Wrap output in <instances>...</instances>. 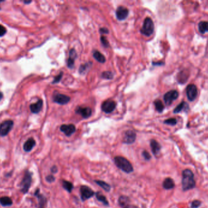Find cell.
Wrapping results in <instances>:
<instances>
[{
	"mask_svg": "<svg viewBox=\"0 0 208 208\" xmlns=\"http://www.w3.org/2000/svg\"><path fill=\"white\" fill-rule=\"evenodd\" d=\"M195 186V181L192 172L189 169L183 170L182 173V187L184 191L192 189Z\"/></svg>",
	"mask_w": 208,
	"mask_h": 208,
	"instance_id": "1",
	"label": "cell"
},
{
	"mask_svg": "<svg viewBox=\"0 0 208 208\" xmlns=\"http://www.w3.org/2000/svg\"><path fill=\"white\" fill-rule=\"evenodd\" d=\"M116 165L123 172L130 173L133 171V167L130 161L122 156H116L114 158Z\"/></svg>",
	"mask_w": 208,
	"mask_h": 208,
	"instance_id": "2",
	"label": "cell"
},
{
	"mask_svg": "<svg viewBox=\"0 0 208 208\" xmlns=\"http://www.w3.org/2000/svg\"><path fill=\"white\" fill-rule=\"evenodd\" d=\"M155 26L152 20L150 17H147L144 22L143 26L141 29V32L147 36L149 37L152 35L154 32Z\"/></svg>",
	"mask_w": 208,
	"mask_h": 208,
	"instance_id": "3",
	"label": "cell"
},
{
	"mask_svg": "<svg viewBox=\"0 0 208 208\" xmlns=\"http://www.w3.org/2000/svg\"><path fill=\"white\" fill-rule=\"evenodd\" d=\"M32 182V174L29 171H26L25 176L20 184L21 192L23 193H26L31 185Z\"/></svg>",
	"mask_w": 208,
	"mask_h": 208,
	"instance_id": "4",
	"label": "cell"
},
{
	"mask_svg": "<svg viewBox=\"0 0 208 208\" xmlns=\"http://www.w3.org/2000/svg\"><path fill=\"white\" fill-rule=\"evenodd\" d=\"M14 126L12 120H6L0 124V135H7Z\"/></svg>",
	"mask_w": 208,
	"mask_h": 208,
	"instance_id": "5",
	"label": "cell"
},
{
	"mask_svg": "<svg viewBox=\"0 0 208 208\" xmlns=\"http://www.w3.org/2000/svg\"><path fill=\"white\" fill-rule=\"evenodd\" d=\"M81 199L82 201H85L94 195V191L86 185H82L80 189Z\"/></svg>",
	"mask_w": 208,
	"mask_h": 208,
	"instance_id": "6",
	"label": "cell"
},
{
	"mask_svg": "<svg viewBox=\"0 0 208 208\" xmlns=\"http://www.w3.org/2000/svg\"><path fill=\"white\" fill-rule=\"evenodd\" d=\"M186 95L189 101H194L198 95V90L195 85L190 84L186 88Z\"/></svg>",
	"mask_w": 208,
	"mask_h": 208,
	"instance_id": "7",
	"label": "cell"
},
{
	"mask_svg": "<svg viewBox=\"0 0 208 208\" xmlns=\"http://www.w3.org/2000/svg\"><path fill=\"white\" fill-rule=\"evenodd\" d=\"M179 96V94L177 90H172L167 92L164 95V100L167 105H170L172 102L176 100Z\"/></svg>",
	"mask_w": 208,
	"mask_h": 208,
	"instance_id": "8",
	"label": "cell"
},
{
	"mask_svg": "<svg viewBox=\"0 0 208 208\" xmlns=\"http://www.w3.org/2000/svg\"><path fill=\"white\" fill-rule=\"evenodd\" d=\"M53 101L56 103L63 105L67 104L70 101V97L63 94L56 93L53 96Z\"/></svg>",
	"mask_w": 208,
	"mask_h": 208,
	"instance_id": "9",
	"label": "cell"
},
{
	"mask_svg": "<svg viewBox=\"0 0 208 208\" xmlns=\"http://www.w3.org/2000/svg\"><path fill=\"white\" fill-rule=\"evenodd\" d=\"M116 106V102L112 100H107L103 102L101 106V109L104 112L109 114L112 112L115 109Z\"/></svg>",
	"mask_w": 208,
	"mask_h": 208,
	"instance_id": "10",
	"label": "cell"
},
{
	"mask_svg": "<svg viewBox=\"0 0 208 208\" xmlns=\"http://www.w3.org/2000/svg\"><path fill=\"white\" fill-rule=\"evenodd\" d=\"M116 15L117 19L119 20H124L129 15V10L124 6H119L116 10Z\"/></svg>",
	"mask_w": 208,
	"mask_h": 208,
	"instance_id": "11",
	"label": "cell"
},
{
	"mask_svg": "<svg viewBox=\"0 0 208 208\" xmlns=\"http://www.w3.org/2000/svg\"><path fill=\"white\" fill-rule=\"evenodd\" d=\"M136 138V134L133 131H127L124 133V143L126 144H131L134 142Z\"/></svg>",
	"mask_w": 208,
	"mask_h": 208,
	"instance_id": "12",
	"label": "cell"
},
{
	"mask_svg": "<svg viewBox=\"0 0 208 208\" xmlns=\"http://www.w3.org/2000/svg\"><path fill=\"white\" fill-rule=\"evenodd\" d=\"M60 131L63 132L66 136H71L73 134H74L76 130V127L73 124L70 125H63L60 127Z\"/></svg>",
	"mask_w": 208,
	"mask_h": 208,
	"instance_id": "13",
	"label": "cell"
},
{
	"mask_svg": "<svg viewBox=\"0 0 208 208\" xmlns=\"http://www.w3.org/2000/svg\"><path fill=\"white\" fill-rule=\"evenodd\" d=\"M76 112L77 114L81 115L83 118L88 119L91 115L92 110L90 107H78V108L76 109Z\"/></svg>",
	"mask_w": 208,
	"mask_h": 208,
	"instance_id": "14",
	"label": "cell"
},
{
	"mask_svg": "<svg viewBox=\"0 0 208 208\" xmlns=\"http://www.w3.org/2000/svg\"><path fill=\"white\" fill-rule=\"evenodd\" d=\"M43 107L42 100H38L35 103L32 104L30 106V109L34 114H38Z\"/></svg>",
	"mask_w": 208,
	"mask_h": 208,
	"instance_id": "15",
	"label": "cell"
},
{
	"mask_svg": "<svg viewBox=\"0 0 208 208\" xmlns=\"http://www.w3.org/2000/svg\"><path fill=\"white\" fill-rule=\"evenodd\" d=\"M76 57H77V53H76V50H74V49L71 50V51L70 52V57H69L68 62H67L68 67L70 69H73L74 67V60H75Z\"/></svg>",
	"mask_w": 208,
	"mask_h": 208,
	"instance_id": "16",
	"label": "cell"
},
{
	"mask_svg": "<svg viewBox=\"0 0 208 208\" xmlns=\"http://www.w3.org/2000/svg\"><path fill=\"white\" fill-rule=\"evenodd\" d=\"M35 140L33 138L29 139L23 145V149L26 152H30L35 145Z\"/></svg>",
	"mask_w": 208,
	"mask_h": 208,
	"instance_id": "17",
	"label": "cell"
},
{
	"mask_svg": "<svg viewBox=\"0 0 208 208\" xmlns=\"http://www.w3.org/2000/svg\"><path fill=\"white\" fill-rule=\"evenodd\" d=\"M150 147L152 149V152L154 155H158L161 148L160 144L156 140L154 139L150 141Z\"/></svg>",
	"mask_w": 208,
	"mask_h": 208,
	"instance_id": "18",
	"label": "cell"
},
{
	"mask_svg": "<svg viewBox=\"0 0 208 208\" xmlns=\"http://www.w3.org/2000/svg\"><path fill=\"white\" fill-rule=\"evenodd\" d=\"M189 78V73L186 70H182L177 76V80L179 83L183 84L186 82Z\"/></svg>",
	"mask_w": 208,
	"mask_h": 208,
	"instance_id": "19",
	"label": "cell"
},
{
	"mask_svg": "<svg viewBox=\"0 0 208 208\" xmlns=\"http://www.w3.org/2000/svg\"><path fill=\"white\" fill-rule=\"evenodd\" d=\"M162 186H163V187L165 189H166V190H170V189H173L174 187V186H175V182H174V181L172 178H167L164 181L163 184H162Z\"/></svg>",
	"mask_w": 208,
	"mask_h": 208,
	"instance_id": "20",
	"label": "cell"
},
{
	"mask_svg": "<svg viewBox=\"0 0 208 208\" xmlns=\"http://www.w3.org/2000/svg\"><path fill=\"white\" fill-rule=\"evenodd\" d=\"M12 199L8 197H2L0 198V204L3 206H9L12 205Z\"/></svg>",
	"mask_w": 208,
	"mask_h": 208,
	"instance_id": "21",
	"label": "cell"
},
{
	"mask_svg": "<svg viewBox=\"0 0 208 208\" xmlns=\"http://www.w3.org/2000/svg\"><path fill=\"white\" fill-rule=\"evenodd\" d=\"M93 57L96 60H98V62H99L101 63H104L106 61L105 56L99 51L96 50L93 52Z\"/></svg>",
	"mask_w": 208,
	"mask_h": 208,
	"instance_id": "22",
	"label": "cell"
},
{
	"mask_svg": "<svg viewBox=\"0 0 208 208\" xmlns=\"http://www.w3.org/2000/svg\"><path fill=\"white\" fill-rule=\"evenodd\" d=\"M198 29L200 33L205 34L208 32V22L205 21H202L198 24Z\"/></svg>",
	"mask_w": 208,
	"mask_h": 208,
	"instance_id": "23",
	"label": "cell"
},
{
	"mask_svg": "<svg viewBox=\"0 0 208 208\" xmlns=\"http://www.w3.org/2000/svg\"><path fill=\"white\" fill-rule=\"evenodd\" d=\"M39 192H40V190H39V189H37V190H36V192H35V195H36V196L38 197V201H39V205H40V206H43L45 205L46 202V198H45L43 195L40 194Z\"/></svg>",
	"mask_w": 208,
	"mask_h": 208,
	"instance_id": "24",
	"label": "cell"
},
{
	"mask_svg": "<svg viewBox=\"0 0 208 208\" xmlns=\"http://www.w3.org/2000/svg\"><path fill=\"white\" fill-rule=\"evenodd\" d=\"M189 109V106L186 102H182L180 104H178L176 108L174 110V113L177 114L180 112L182 110H185V109Z\"/></svg>",
	"mask_w": 208,
	"mask_h": 208,
	"instance_id": "25",
	"label": "cell"
},
{
	"mask_svg": "<svg viewBox=\"0 0 208 208\" xmlns=\"http://www.w3.org/2000/svg\"><path fill=\"white\" fill-rule=\"evenodd\" d=\"M96 198L99 202H102L104 205H105L106 206H109V203H108L107 199L106 198V197L104 196V195H102L101 192H96Z\"/></svg>",
	"mask_w": 208,
	"mask_h": 208,
	"instance_id": "26",
	"label": "cell"
},
{
	"mask_svg": "<svg viewBox=\"0 0 208 208\" xmlns=\"http://www.w3.org/2000/svg\"><path fill=\"white\" fill-rule=\"evenodd\" d=\"M95 182L98 185L101 186L106 192H110V191L111 186H110V185H109L106 182H104L103 181H101V180H96Z\"/></svg>",
	"mask_w": 208,
	"mask_h": 208,
	"instance_id": "27",
	"label": "cell"
},
{
	"mask_svg": "<svg viewBox=\"0 0 208 208\" xmlns=\"http://www.w3.org/2000/svg\"><path fill=\"white\" fill-rule=\"evenodd\" d=\"M62 185H63V187L66 190H67L69 193H71V191L73 190V184L70 181H65V180H63V182H62Z\"/></svg>",
	"mask_w": 208,
	"mask_h": 208,
	"instance_id": "28",
	"label": "cell"
},
{
	"mask_svg": "<svg viewBox=\"0 0 208 208\" xmlns=\"http://www.w3.org/2000/svg\"><path fill=\"white\" fill-rule=\"evenodd\" d=\"M154 104L155 106L156 110L159 112H162L164 109V106L162 102L159 100H156L154 102Z\"/></svg>",
	"mask_w": 208,
	"mask_h": 208,
	"instance_id": "29",
	"label": "cell"
},
{
	"mask_svg": "<svg viewBox=\"0 0 208 208\" xmlns=\"http://www.w3.org/2000/svg\"><path fill=\"white\" fill-rule=\"evenodd\" d=\"M129 201V198L127 197L122 196L119 199V203L121 206H126L127 204Z\"/></svg>",
	"mask_w": 208,
	"mask_h": 208,
	"instance_id": "30",
	"label": "cell"
},
{
	"mask_svg": "<svg viewBox=\"0 0 208 208\" xmlns=\"http://www.w3.org/2000/svg\"><path fill=\"white\" fill-rule=\"evenodd\" d=\"M177 123V120L176 119H174V118H170V119H169L166 120L164 121V123L167 124V125H172V126H174V125H175Z\"/></svg>",
	"mask_w": 208,
	"mask_h": 208,
	"instance_id": "31",
	"label": "cell"
},
{
	"mask_svg": "<svg viewBox=\"0 0 208 208\" xmlns=\"http://www.w3.org/2000/svg\"><path fill=\"white\" fill-rule=\"evenodd\" d=\"M102 78L106 79H111L113 78V74L110 72H104L102 74Z\"/></svg>",
	"mask_w": 208,
	"mask_h": 208,
	"instance_id": "32",
	"label": "cell"
},
{
	"mask_svg": "<svg viewBox=\"0 0 208 208\" xmlns=\"http://www.w3.org/2000/svg\"><path fill=\"white\" fill-rule=\"evenodd\" d=\"M89 68H90V64H89V63H86V64H85L83 65H82L80 66V67L79 68V73H83V72H85Z\"/></svg>",
	"mask_w": 208,
	"mask_h": 208,
	"instance_id": "33",
	"label": "cell"
},
{
	"mask_svg": "<svg viewBox=\"0 0 208 208\" xmlns=\"http://www.w3.org/2000/svg\"><path fill=\"white\" fill-rule=\"evenodd\" d=\"M101 41L102 44V45H104L105 47H108L109 46V42H108L105 36H101Z\"/></svg>",
	"mask_w": 208,
	"mask_h": 208,
	"instance_id": "34",
	"label": "cell"
},
{
	"mask_svg": "<svg viewBox=\"0 0 208 208\" xmlns=\"http://www.w3.org/2000/svg\"><path fill=\"white\" fill-rule=\"evenodd\" d=\"M62 77H63V72H60L58 75H57V77L54 78V81H52V84H55V83H58V82H60V80L62 79Z\"/></svg>",
	"mask_w": 208,
	"mask_h": 208,
	"instance_id": "35",
	"label": "cell"
},
{
	"mask_svg": "<svg viewBox=\"0 0 208 208\" xmlns=\"http://www.w3.org/2000/svg\"><path fill=\"white\" fill-rule=\"evenodd\" d=\"M201 205V202L198 200H194L191 203V208H198Z\"/></svg>",
	"mask_w": 208,
	"mask_h": 208,
	"instance_id": "36",
	"label": "cell"
},
{
	"mask_svg": "<svg viewBox=\"0 0 208 208\" xmlns=\"http://www.w3.org/2000/svg\"><path fill=\"white\" fill-rule=\"evenodd\" d=\"M142 156L144 157V158L148 160H150L151 159V156L149 154V153L146 150H144L143 152H142Z\"/></svg>",
	"mask_w": 208,
	"mask_h": 208,
	"instance_id": "37",
	"label": "cell"
},
{
	"mask_svg": "<svg viewBox=\"0 0 208 208\" xmlns=\"http://www.w3.org/2000/svg\"><path fill=\"white\" fill-rule=\"evenodd\" d=\"M7 32V30L6 29V27H4V26L1 25H0V37L3 36Z\"/></svg>",
	"mask_w": 208,
	"mask_h": 208,
	"instance_id": "38",
	"label": "cell"
},
{
	"mask_svg": "<svg viewBox=\"0 0 208 208\" xmlns=\"http://www.w3.org/2000/svg\"><path fill=\"white\" fill-rule=\"evenodd\" d=\"M46 180L48 182H54L55 181V177L53 175H48V177H46Z\"/></svg>",
	"mask_w": 208,
	"mask_h": 208,
	"instance_id": "39",
	"label": "cell"
},
{
	"mask_svg": "<svg viewBox=\"0 0 208 208\" xmlns=\"http://www.w3.org/2000/svg\"><path fill=\"white\" fill-rule=\"evenodd\" d=\"M100 32L102 34H108V30L106 28H101L100 29Z\"/></svg>",
	"mask_w": 208,
	"mask_h": 208,
	"instance_id": "40",
	"label": "cell"
},
{
	"mask_svg": "<svg viewBox=\"0 0 208 208\" xmlns=\"http://www.w3.org/2000/svg\"><path fill=\"white\" fill-rule=\"evenodd\" d=\"M51 172L52 173H55L57 172L58 169H57V167L56 166H53L52 168H51Z\"/></svg>",
	"mask_w": 208,
	"mask_h": 208,
	"instance_id": "41",
	"label": "cell"
},
{
	"mask_svg": "<svg viewBox=\"0 0 208 208\" xmlns=\"http://www.w3.org/2000/svg\"><path fill=\"white\" fill-rule=\"evenodd\" d=\"M124 208H139L138 206H134V205H129V206H126Z\"/></svg>",
	"mask_w": 208,
	"mask_h": 208,
	"instance_id": "42",
	"label": "cell"
},
{
	"mask_svg": "<svg viewBox=\"0 0 208 208\" xmlns=\"http://www.w3.org/2000/svg\"><path fill=\"white\" fill-rule=\"evenodd\" d=\"M2 97H3V95H2V94L1 92H0V101L2 100Z\"/></svg>",
	"mask_w": 208,
	"mask_h": 208,
	"instance_id": "43",
	"label": "cell"
},
{
	"mask_svg": "<svg viewBox=\"0 0 208 208\" xmlns=\"http://www.w3.org/2000/svg\"><path fill=\"white\" fill-rule=\"evenodd\" d=\"M30 2H31V1H25V3H27V4H29Z\"/></svg>",
	"mask_w": 208,
	"mask_h": 208,
	"instance_id": "44",
	"label": "cell"
}]
</instances>
